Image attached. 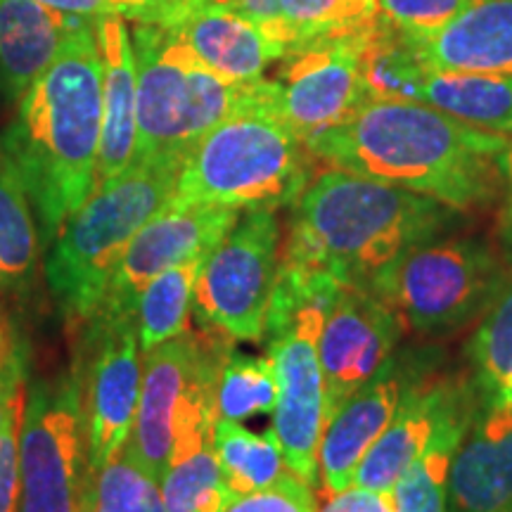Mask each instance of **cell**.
<instances>
[{"instance_id":"83f0119b","label":"cell","mask_w":512,"mask_h":512,"mask_svg":"<svg viewBox=\"0 0 512 512\" xmlns=\"http://www.w3.org/2000/svg\"><path fill=\"white\" fill-rule=\"evenodd\" d=\"M36 256L34 209L15 164L0 150V283L29 278Z\"/></svg>"},{"instance_id":"3957f363","label":"cell","mask_w":512,"mask_h":512,"mask_svg":"<svg viewBox=\"0 0 512 512\" xmlns=\"http://www.w3.org/2000/svg\"><path fill=\"white\" fill-rule=\"evenodd\" d=\"M453 209L432 197L330 166L292 204L280 259L368 290L408 249L437 240Z\"/></svg>"},{"instance_id":"d6986e66","label":"cell","mask_w":512,"mask_h":512,"mask_svg":"<svg viewBox=\"0 0 512 512\" xmlns=\"http://www.w3.org/2000/svg\"><path fill=\"white\" fill-rule=\"evenodd\" d=\"M98 19L53 10L38 0H0V98L19 102L72 38Z\"/></svg>"},{"instance_id":"d6a6232c","label":"cell","mask_w":512,"mask_h":512,"mask_svg":"<svg viewBox=\"0 0 512 512\" xmlns=\"http://www.w3.org/2000/svg\"><path fill=\"white\" fill-rule=\"evenodd\" d=\"M479 0H377L380 19L394 27L408 43L439 34L453 19Z\"/></svg>"},{"instance_id":"836d02e7","label":"cell","mask_w":512,"mask_h":512,"mask_svg":"<svg viewBox=\"0 0 512 512\" xmlns=\"http://www.w3.org/2000/svg\"><path fill=\"white\" fill-rule=\"evenodd\" d=\"M155 486L121 451L95 477L88 512H140Z\"/></svg>"},{"instance_id":"2e32d148","label":"cell","mask_w":512,"mask_h":512,"mask_svg":"<svg viewBox=\"0 0 512 512\" xmlns=\"http://www.w3.org/2000/svg\"><path fill=\"white\" fill-rule=\"evenodd\" d=\"M475 408V384L465 377H437L430 382L411 384L406 392H401L387 430L358 465L354 486L377 494H392L394 484L430 446L441 425Z\"/></svg>"},{"instance_id":"ab89813d","label":"cell","mask_w":512,"mask_h":512,"mask_svg":"<svg viewBox=\"0 0 512 512\" xmlns=\"http://www.w3.org/2000/svg\"><path fill=\"white\" fill-rule=\"evenodd\" d=\"M24 392H27V389H24L22 363H17L15 368L0 373V432H3L5 422H8L10 413L15 411L19 396Z\"/></svg>"},{"instance_id":"277c9868","label":"cell","mask_w":512,"mask_h":512,"mask_svg":"<svg viewBox=\"0 0 512 512\" xmlns=\"http://www.w3.org/2000/svg\"><path fill=\"white\" fill-rule=\"evenodd\" d=\"M131 34L138 72L133 162H183L190 147L230 114L254 105L275 110L271 79H223L162 24L136 22Z\"/></svg>"},{"instance_id":"f35d334b","label":"cell","mask_w":512,"mask_h":512,"mask_svg":"<svg viewBox=\"0 0 512 512\" xmlns=\"http://www.w3.org/2000/svg\"><path fill=\"white\" fill-rule=\"evenodd\" d=\"M211 3L226 5V8L240 12V15L259 24V27H264L280 43H285L283 24H280V0H211Z\"/></svg>"},{"instance_id":"8d00e7d4","label":"cell","mask_w":512,"mask_h":512,"mask_svg":"<svg viewBox=\"0 0 512 512\" xmlns=\"http://www.w3.org/2000/svg\"><path fill=\"white\" fill-rule=\"evenodd\" d=\"M27 413V392L19 396L15 411L10 413L0 432V512H19L22 496V470H19V444Z\"/></svg>"},{"instance_id":"8fae6325","label":"cell","mask_w":512,"mask_h":512,"mask_svg":"<svg viewBox=\"0 0 512 512\" xmlns=\"http://www.w3.org/2000/svg\"><path fill=\"white\" fill-rule=\"evenodd\" d=\"M325 313L320 306H304L266 335L271 339L268 358L278 382L273 432L290 472L311 486L318 482V448L328 425L325 380L318 358Z\"/></svg>"},{"instance_id":"484cf974","label":"cell","mask_w":512,"mask_h":512,"mask_svg":"<svg viewBox=\"0 0 512 512\" xmlns=\"http://www.w3.org/2000/svg\"><path fill=\"white\" fill-rule=\"evenodd\" d=\"M475 411L446 420L441 430L434 434L430 446L422 451V456L413 460V465L403 472L389 494L394 512H446L453 456H456L460 439L465 437Z\"/></svg>"},{"instance_id":"cb8c5ba5","label":"cell","mask_w":512,"mask_h":512,"mask_svg":"<svg viewBox=\"0 0 512 512\" xmlns=\"http://www.w3.org/2000/svg\"><path fill=\"white\" fill-rule=\"evenodd\" d=\"M361 79L368 100H413L418 102L427 69L411 43L394 27L375 19L361 31Z\"/></svg>"},{"instance_id":"5bb4252c","label":"cell","mask_w":512,"mask_h":512,"mask_svg":"<svg viewBox=\"0 0 512 512\" xmlns=\"http://www.w3.org/2000/svg\"><path fill=\"white\" fill-rule=\"evenodd\" d=\"M238 219V209L216 204H166L128 242L98 316H138L140 294L157 275L183 261L209 256Z\"/></svg>"},{"instance_id":"7402d4cb","label":"cell","mask_w":512,"mask_h":512,"mask_svg":"<svg viewBox=\"0 0 512 512\" xmlns=\"http://www.w3.org/2000/svg\"><path fill=\"white\" fill-rule=\"evenodd\" d=\"M411 46L427 72L512 74V0H479Z\"/></svg>"},{"instance_id":"7bdbcfd3","label":"cell","mask_w":512,"mask_h":512,"mask_svg":"<svg viewBox=\"0 0 512 512\" xmlns=\"http://www.w3.org/2000/svg\"><path fill=\"white\" fill-rule=\"evenodd\" d=\"M140 512H169V510H166L164 501H162V491H159V484L150 491V496H147V501H145L143 508H140Z\"/></svg>"},{"instance_id":"8992f818","label":"cell","mask_w":512,"mask_h":512,"mask_svg":"<svg viewBox=\"0 0 512 512\" xmlns=\"http://www.w3.org/2000/svg\"><path fill=\"white\" fill-rule=\"evenodd\" d=\"M181 162H133L100 183L50 249L48 285L69 323L98 316L128 242L174 197Z\"/></svg>"},{"instance_id":"74e56055","label":"cell","mask_w":512,"mask_h":512,"mask_svg":"<svg viewBox=\"0 0 512 512\" xmlns=\"http://www.w3.org/2000/svg\"><path fill=\"white\" fill-rule=\"evenodd\" d=\"M318 512H394V505L389 494L349 486L335 496H325V503Z\"/></svg>"},{"instance_id":"603a6c76","label":"cell","mask_w":512,"mask_h":512,"mask_svg":"<svg viewBox=\"0 0 512 512\" xmlns=\"http://www.w3.org/2000/svg\"><path fill=\"white\" fill-rule=\"evenodd\" d=\"M418 102L482 131L512 136V74L427 72Z\"/></svg>"},{"instance_id":"e575fe53","label":"cell","mask_w":512,"mask_h":512,"mask_svg":"<svg viewBox=\"0 0 512 512\" xmlns=\"http://www.w3.org/2000/svg\"><path fill=\"white\" fill-rule=\"evenodd\" d=\"M221 512H316V498L311 494V484L294 472H285L266 489L230 496Z\"/></svg>"},{"instance_id":"7c38bea8","label":"cell","mask_w":512,"mask_h":512,"mask_svg":"<svg viewBox=\"0 0 512 512\" xmlns=\"http://www.w3.org/2000/svg\"><path fill=\"white\" fill-rule=\"evenodd\" d=\"M361 31L311 41L278 62V74L271 79L275 112L306 147L325 131L344 124L368 100L358 57Z\"/></svg>"},{"instance_id":"b9f144b4","label":"cell","mask_w":512,"mask_h":512,"mask_svg":"<svg viewBox=\"0 0 512 512\" xmlns=\"http://www.w3.org/2000/svg\"><path fill=\"white\" fill-rule=\"evenodd\" d=\"M17 363H19V356H17L15 339H12V330L10 325L5 323V318L0 316V373L15 368Z\"/></svg>"},{"instance_id":"4fadbf2b","label":"cell","mask_w":512,"mask_h":512,"mask_svg":"<svg viewBox=\"0 0 512 512\" xmlns=\"http://www.w3.org/2000/svg\"><path fill=\"white\" fill-rule=\"evenodd\" d=\"M143 366L136 316L93 318L91 358L79 380L91 475L124 451L136 420Z\"/></svg>"},{"instance_id":"9c48e42d","label":"cell","mask_w":512,"mask_h":512,"mask_svg":"<svg viewBox=\"0 0 512 512\" xmlns=\"http://www.w3.org/2000/svg\"><path fill=\"white\" fill-rule=\"evenodd\" d=\"M19 512H88L93 475L79 382L46 389L27 403L19 444Z\"/></svg>"},{"instance_id":"f1b7e54d","label":"cell","mask_w":512,"mask_h":512,"mask_svg":"<svg viewBox=\"0 0 512 512\" xmlns=\"http://www.w3.org/2000/svg\"><path fill=\"white\" fill-rule=\"evenodd\" d=\"M377 17V0H280L287 53L320 38L356 34Z\"/></svg>"},{"instance_id":"30bf717a","label":"cell","mask_w":512,"mask_h":512,"mask_svg":"<svg viewBox=\"0 0 512 512\" xmlns=\"http://www.w3.org/2000/svg\"><path fill=\"white\" fill-rule=\"evenodd\" d=\"M228 351L219 337L185 330L143 354L140 401L124 453L147 479H164L174 456L178 408L197 389L219 382Z\"/></svg>"},{"instance_id":"ffe728a7","label":"cell","mask_w":512,"mask_h":512,"mask_svg":"<svg viewBox=\"0 0 512 512\" xmlns=\"http://www.w3.org/2000/svg\"><path fill=\"white\" fill-rule=\"evenodd\" d=\"M102 60V138L98 185L124 174L136 155L138 72L133 34L124 17L95 22ZM95 185V188H98Z\"/></svg>"},{"instance_id":"4dcf8cb0","label":"cell","mask_w":512,"mask_h":512,"mask_svg":"<svg viewBox=\"0 0 512 512\" xmlns=\"http://www.w3.org/2000/svg\"><path fill=\"white\" fill-rule=\"evenodd\" d=\"M162 501L169 512H221L228 503L214 441L169 465L162 482Z\"/></svg>"},{"instance_id":"e0dca14e","label":"cell","mask_w":512,"mask_h":512,"mask_svg":"<svg viewBox=\"0 0 512 512\" xmlns=\"http://www.w3.org/2000/svg\"><path fill=\"white\" fill-rule=\"evenodd\" d=\"M155 24L171 29L200 60L223 79L259 83L287 55L264 27L211 0H176Z\"/></svg>"},{"instance_id":"d4e9b609","label":"cell","mask_w":512,"mask_h":512,"mask_svg":"<svg viewBox=\"0 0 512 512\" xmlns=\"http://www.w3.org/2000/svg\"><path fill=\"white\" fill-rule=\"evenodd\" d=\"M214 451L230 496L266 489L285 475V456L273 430L249 432L240 422L216 418Z\"/></svg>"},{"instance_id":"1f68e13d","label":"cell","mask_w":512,"mask_h":512,"mask_svg":"<svg viewBox=\"0 0 512 512\" xmlns=\"http://www.w3.org/2000/svg\"><path fill=\"white\" fill-rule=\"evenodd\" d=\"M477 368V384L484 394L512 389V275L508 285L486 309V316L470 344Z\"/></svg>"},{"instance_id":"6da1fadb","label":"cell","mask_w":512,"mask_h":512,"mask_svg":"<svg viewBox=\"0 0 512 512\" xmlns=\"http://www.w3.org/2000/svg\"><path fill=\"white\" fill-rule=\"evenodd\" d=\"M508 136L482 131L413 100H366L309 143L335 169L432 197L453 211L486 207L503 192Z\"/></svg>"},{"instance_id":"ba28073f","label":"cell","mask_w":512,"mask_h":512,"mask_svg":"<svg viewBox=\"0 0 512 512\" xmlns=\"http://www.w3.org/2000/svg\"><path fill=\"white\" fill-rule=\"evenodd\" d=\"M278 261L275 209H247L204 261L195 285L202 318L230 339L261 342Z\"/></svg>"},{"instance_id":"52a82bcc","label":"cell","mask_w":512,"mask_h":512,"mask_svg":"<svg viewBox=\"0 0 512 512\" xmlns=\"http://www.w3.org/2000/svg\"><path fill=\"white\" fill-rule=\"evenodd\" d=\"M510 271L482 240H430L401 254L368 290L415 335H448L482 316Z\"/></svg>"},{"instance_id":"60d3db41","label":"cell","mask_w":512,"mask_h":512,"mask_svg":"<svg viewBox=\"0 0 512 512\" xmlns=\"http://www.w3.org/2000/svg\"><path fill=\"white\" fill-rule=\"evenodd\" d=\"M503 207H501V235L512 247V136L503 152Z\"/></svg>"},{"instance_id":"9a60e30c","label":"cell","mask_w":512,"mask_h":512,"mask_svg":"<svg viewBox=\"0 0 512 512\" xmlns=\"http://www.w3.org/2000/svg\"><path fill=\"white\" fill-rule=\"evenodd\" d=\"M399 332V320L373 292L344 287L325 313L318 337L328 420L351 394L389 366Z\"/></svg>"},{"instance_id":"ac0fdd59","label":"cell","mask_w":512,"mask_h":512,"mask_svg":"<svg viewBox=\"0 0 512 512\" xmlns=\"http://www.w3.org/2000/svg\"><path fill=\"white\" fill-rule=\"evenodd\" d=\"M512 508V394H484L448 475L446 512Z\"/></svg>"},{"instance_id":"d590c367","label":"cell","mask_w":512,"mask_h":512,"mask_svg":"<svg viewBox=\"0 0 512 512\" xmlns=\"http://www.w3.org/2000/svg\"><path fill=\"white\" fill-rule=\"evenodd\" d=\"M48 8L86 19L124 17L133 22H159L176 0H38Z\"/></svg>"},{"instance_id":"5b68a950","label":"cell","mask_w":512,"mask_h":512,"mask_svg":"<svg viewBox=\"0 0 512 512\" xmlns=\"http://www.w3.org/2000/svg\"><path fill=\"white\" fill-rule=\"evenodd\" d=\"M318 159L271 105L230 114L190 147L171 202L230 209L290 207Z\"/></svg>"},{"instance_id":"4316f807","label":"cell","mask_w":512,"mask_h":512,"mask_svg":"<svg viewBox=\"0 0 512 512\" xmlns=\"http://www.w3.org/2000/svg\"><path fill=\"white\" fill-rule=\"evenodd\" d=\"M204 261L207 256H197L169 268L140 294L136 323L138 347L143 354L190 330V304L195 299V285Z\"/></svg>"},{"instance_id":"7a4b0ae2","label":"cell","mask_w":512,"mask_h":512,"mask_svg":"<svg viewBox=\"0 0 512 512\" xmlns=\"http://www.w3.org/2000/svg\"><path fill=\"white\" fill-rule=\"evenodd\" d=\"M100 138L102 60L93 22L31 83L0 138L48 245L98 185Z\"/></svg>"},{"instance_id":"ee69618b","label":"cell","mask_w":512,"mask_h":512,"mask_svg":"<svg viewBox=\"0 0 512 512\" xmlns=\"http://www.w3.org/2000/svg\"><path fill=\"white\" fill-rule=\"evenodd\" d=\"M508 512H512V508H510V510H508Z\"/></svg>"},{"instance_id":"f546056e","label":"cell","mask_w":512,"mask_h":512,"mask_svg":"<svg viewBox=\"0 0 512 512\" xmlns=\"http://www.w3.org/2000/svg\"><path fill=\"white\" fill-rule=\"evenodd\" d=\"M275 401H278V382H275L271 358L228 351L216 384L219 418L240 422L261 413H273Z\"/></svg>"},{"instance_id":"44dd1931","label":"cell","mask_w":512,"mask_h":512,"mask_svg":"<svg viewBox=\"0 0 512 512\" xmlns=\"http://www.w3.org/2000/svg\"><path fill=\"white\" fill-rule=\"evenodd\" d=\"M401 399V382L384 368L375 380L351 394L325 425L318 448L323 496H335L354 486V475L370 446L392 422Z\"/></svg>"}]
</instances>
